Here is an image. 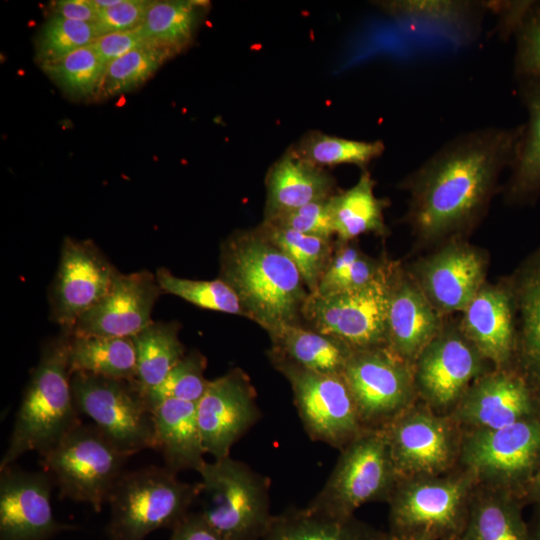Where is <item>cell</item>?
Instances as JSON below:
<instances>
[{"label":"cell","instance_id":"obj_1","mask_svg":"<svg viewBox=\"0 0 540 540\" xmlns=\"http://www.w3.org/2000/svg\"><path fill=\"white\" fill-rule=\"evenodd\" d=\"M523 130L486 127L446 142L409 174L406 220L423 241H436L473 226L484 214L498 178L510 167Z\"/></svg>","mask_w":540,"mask_h":540},{"label":"cell","instance_id":"obj_2","mask_svg":"<svg viewBox=\"0 0 540 540\" xmlns=\"http://www.w3.org/2000/svg\"><path fill=\"white\" fill-rule=\"evenodd\" d=\"M220 279L238 296L244 316L266 331L298 324L309 294L295 264L260 228L223 242Z\"/></svg>","mask_w":540,"mask_h":540},{"label":"cell","instance_id":"obj_3","mask_svg":"<svg viewBox=\"0 0 540 540\" xmlns=\"http://www.w3.org/2000/svg\"><path fill=\"white\" fill-rule=\"evenodd\" d=\"M68 340L69 334L63 331L44 344L24 391L0 470L26 452L43 454L81 423L71 387Z\"/></svg>","mask_w":540,"mask_h":540},{"label":"cell","instance_id":"obj_4","mask_svg":"<svg viewBox=\"0 0 540 540\" xmlns=\"http://www.w3.org/2000/svg\"><path fill=\"white\" fill-rule=\"evenodd\" d=\"M201 482L180 481L166 467H146L124 472L114 485L108 503L110 540H143L160 528H173L199 498Z\"/></svg>","mask_w":540,"mask_h":540},{"label":"cell","instance_id":"obj_5","mask_svg":"<svg viewBox=\"0 0 540 540\" xmlns=\"http://www.w3.org/2000/svg\"><path fill=\"white\" fill-rule=\"evenodd\" d=\"M198 473L206 521L226 540H261L273 518L268 478L230 455L205 462Z\"/></svg>","mask_w":540,"mask_h":540},{"label":"cell","instance_id":"obj_6","mask_svg":"<svg viewBox=\"0 0 540 540\" xmlns=\"http://www.w3.org/2000/svg\"><path fill=\"white\" fill-rule=\"evenodd\" d=\"M40 456L59 497L88 503L95 512L108 501L129 458L94 424L83 423Z\"/></svg>","mask_w":540,"mask_h":540},{"label":"cell","instance_id":"obj_7","mask_svg":"<svg viewBox=\"0 0 540 540\" xmlns=\"http://www.w3.org/2000/svg\"><path fill=\"white\" fill-rule=\"evenodd\" d=\"M340 451L325 485L308 506L349 517L366 503L388 501L400 477L385 430L365 429Z\"/></svg>","mask_w":540,"mask_h":540},{"label":"cell","instance_id":"obj_8","mask_svg":"<svg viewBox=\"0 0 540 540\" xmlns=\"http://www.w3.org/2000/svg\"><path fill=\"white\" fill-rule=\"evenodd\" d=\"M467 472L449 477L402 478L389 503V533H425L435 540L462 535L474 483Z\"/></svg>","mask_w":540,"mask_h":540},{"label":"cell","instance_id":"obj_9","mask_svg":"<svg viewBox=\"0 0 540 540\" xmlns=\"http://www.w3.org/2000/svg\"><path fill=\"white\" fill-rule=\"evenodd\" d=\"M71 387L78 411L125 455L156 448L153 413L135 380L73 373Z\"/></svg>","mask_w":540,"mask_h":540},{"label":"cell","instance_id":"obj_10","mask_svg":"<svg viewBox=\"0 0 540 540\" xmlns=\"http://www.w3.org/2000/svg\"><path fill=\"white\" fill-rule=\"evenodd\" d=\"M394 265L369 285L333 294L309 293L301 315L311 329L352 350L386 346L387 312Z\"/></svg>","mask_w":540,"mask_h":540},{"label":"cell","instance_id":"obj_11","mask_svg":"<svg viewBox=\"0 0 540 540\" xmlns=\"http://www.w3.org/2000/svg\"><path fill=\"white\" fill-rule=\"evenodd\" d=\"M269 358L289 381L299 417L312 440L341 450L365 430L342 375L307 370L271 352Z\"/></svg>","mask_w":540,"mask_h":540},{"label":"cell","instance_id":"obj_12","mask_svg":"<svg viewBox=\"0 0 540 540\" xmlns=\"http://www.w3.org/2000/svg\"><path fill=\"white\" fill-rule=\"evenodd\" d=\"M473 479L510 491L523 488L540 465V415L497 429L472 430L460 448Z\"/></svg>","mask_w":540,"mask_h":540},{"label":"cell","instance_id":"obj_13","mask_svg":"<svg viewBox=\"0 0 540 540\" xmlns=\"http://www.w3.org/2000/svg\"><path fill=\"white\" fill-rule=\"evenodd\" d=\"M342 376L365 429H381L410 407L412 365L386 346L353 350Z\"/></svg>","mask_w":540,"mask_h":540},{"label":"cell","instance_id":"obj_14","mask_svg":"<svg viewBox=\"0 0 540 540\" xmlns=\"http://www.w3.org/2000/svg\"><path fill=\"white\" fill-rule=\"evenodd\" d=\"M119 273L93 241L66 237L50 292L52 320L70 332L108 293Z\"/></svg>","mask_w":540,"mask_h":540},{"label":"cell","instance_id":"obj_15","mask_svg":"<svg viewBox=\"0 0 540 540\" xmlns=\"http://www.w3.org/2000/svg\"><path fill=\"white\" fill-rule=\"evenodd\" d=\"M483 360L460 328H442L414 362L415 387L434 408L457 405L482 376Z\"/></svg>","mask_w":540,"mask_h":540},{"label":"cell","instance_id":"obj_16","mask_svg":"<svg viewBox=\"0 0 540 540\" xmlns=\"http://www.w3.org/2000/svg\"><path fill=\"white\" fill-rule=\"evenodd\" d=\"M196 406L205 452L215 459L229 456L232 446L261 417L255 390L239 368L210 380Z\"/></svg>","mask_w":540,"mask_h":540},{"label":"cell","instance_id":"obj_17","mask_svg":"<svg viewBox=\"0 0 540 540\" xmlns=\"http://www.w3.org/2000/svg\"><path fill=\"white\" fill-rule=\"evenodd\" d=\"M383 429L400 479L438 476L452 463V429L430 411L407 408Z\"/></svg>","mask_w":540,"mask_h":540},{"label":"cell","instance_id":"obj_18","mask_svg":"<svg viewBox=\"0 0 540 540\" xmlns=\"http://www.w3.org/2000/svg\"><path fill=\"white\" fill-rule=\"evenodd\" d=\"M0 474V540H47L72 528L54 517L48 473L10 465Z\"/></svg>","mask_w":540,"mask_h":540},{"label":"cell","instance_id":"obj_19","mask_svg":"<svg viewBox=\"0 0 540 540\" xmlns=\"http://www.w3.org/2000/svg\"><path fill=\"white\" fill-rule=\"evenodd\" d=\"M540 415V398L523 374L505 368L480 376L456 405L455 419L472 430L497 429Z\"/></svg>","mask_w":540,"mask_h":540},{"label":"cell","instance_id":"obj_20","mask_svg":"<svg viewBox=\"0 0 540 540\" xmlns=\"http://www.w3.org/2000/svg\"><path fill=\"white\" fill-rule=\"evenodd\" d=\"M161 293L155 275L147 270L119 273L108 293L67 333L131 338L153 322Z\"/></svg>","mask_w":540,"mask_h":540},{"label":"cell","instance_id":"obj_21","mask_svg":"<svg viewBox=\"0 0 540 540\" xmlns=\"http://www.w3.org/2000/svg\"><path fill=\"white\" fill-rule=\"evenodd\" d=\"M486 264L476 248L452 242L421 260L413 276L439 312L464 311L485 284Z\"/></svg>","mask_w":540,"mask_h":540},{"label":"cell","instance_id":"obj_22","mask_svg":"<svg viewBox=\"0 0 540 540\" xmlns=\"http://www.w3.org/2000/svg\"><path fill=\"white\" fill-rule=\"evenodd\" d=\"M439 313L414 276L394 265L387 312L386 347L413 365L443 328Z\"/></svg>","mask_w":540,"mask_h":540},{"label":"cell","instance_id":"obj_23","mask_svg":"<svg viewBox=\"0 0 540 540\" xmlns=\"http://www.w3.org/2000/svg\"><path fill=\"white\" fill-rule=\"evenodd\" d=\"M464 336L498 368H505L516 347L512 295L503 287L484 284L464 309Z\"/></svg>","mask_w":540,"mask_h":540},{"label":"cell","instance_id":"obj_24","mask_svg":"<svg viewBox=\"0 0 540 540\" xmlns=\"http://www.w3.org/2000/svg\"><path fill=\"white\" fill-rule=\"evenodd\" d=\"M334 178L289 149L269 169L266 177L267 200L265 219L309 203L329 199Z\"/></svg>","mask_w":540,"mask_h":540},{"label":"cell","instance_id":"obj_25","mask_svg":"<svg viewBox=\"0 0 540 540\" xmlns=\"http://www.w3.org/2000/svg\"><path fill=\"white\" fill-rule=\"evenodd\" d=\"M196 404L168 399L152 411L155 449L162 453L165 467L176 474L186 469L199 472L206 462Z\"/></svg>","mask_w":540,"mask_h":540},{"label":"cell","instance_id":"obj_26","mask_svg":"<svg viewBox=\"0 0 540 540\" xmlns=\"http://www.w3.org/2000/svg\"><path fill=\"white\" fill-rule=\"evenodd\" d=\"M387 534L353 516L338 517L309 506L274 516L261 540H386Z\"/></svg>","mask_w":540,"mask_h":540},{"label":"cell","instance_id":"obj_27","mask_svg":"<svg viewBox=\"0 0 540 540\" xmlns=\"http://www.w3.org/2000/svg\"><path fill=\"white\" fill-rule=\"evenodd\" d=\"M519 95L528 113L507 184L510 200H528L540 193V74L518 78Z\"/></svg>","mask_w":540,"mask_h":540},{"label":"cell","instance_id":"obj_28","mask_svg":"<svg viewBox=\"0 0 540 540\" xmlns=\"http://www.w3.org/2000/svg\"><path fill=\"white\" fill-rule=\"evenodd\" d=\"M271 353L314 372L340 374L353 352L344 343L299 324H287L267 331Z\"/></svg>","mask_w":540,"mask_h":540},{"label":"cell","instance_id":"obj_29","mask_svg":"<svg viewBox=\"0 0 540 540\" xmlns=\"http://www.w3.org/2000/svg\"><path fill=\"white\" fill-rule=\"evenodd\" d=\"M461 536L465 540H530L519 496L496 488L472 497Z\"/></svg>","mask_w":540,"mask_h":540},{"label":"cell","instance_id":"obj_30","mask_svg":"<svg viewBox=\"0 0 540 540\" xmlns=\"http://www.w3.org/2000/svg\"><path fill=\"white\" fill-rule=\"evenodd\" d=\"M375 182L364 170L351 188L332 195L329 208L334 233L341 242H351L365 233L384 235V209L388 203L377 198Z\"/></svg>","mask_w":540,"mask_h":540},{"label":"cell","instance_id":"obj_31","mask_svg":"<svg viewBox=\"0 0 540 540\" xmlns=\"http://www.w3.org/2000/svg\"><path fill=\"white\" fill-rule=\"evenodd\" d=\"M68 361L71 375L136 378V351L131 338L69 334Z\"/></svg>","mask_w":540,"mask_h":540},{"label":"cell","instance_id":"obj_32","mask_svg":"<svg viewBox=\"0 0 540 540\" xmlns=\"http://www.w3.org/2000/svg\"><path fill=\"white\" fill-rule=\"evenodd\" d=\"M176 322H152L131 337L136 351V378L146 393L159 385L170 370L185 356Z\"/></svg>","mask_w":540,"mask_h":540},{"label":"cell","instance_id":"obj_33","mask_svg":"<svg viewBox=\"0 0 540 540\" xmlns=\"http://www.w3.org/2000/svg\"><path fill=\"white\" fill-rule=\"evenodd\" d=\"M500 31L513 35L517 78L540 74V1L496 2Z\"/></svg>","mask_w":540,"mask_h":540},{"label":"cell","instance_id":"obj_34","mask_svg":"<svg viewBox=\"0 0 540 540\" xmlns=\"http://www.w3.org/2000/svg\"><path fill=\"white\" fill-rule=\"evenodd\" d=\"M515 301L520 311L523 375L540 398V259L523 272Z\"/></svg>","mask_w":540,"mask_h":540},{"label":"cell","instance_id":"obj_35","mask_svg":"<svg viewBox=\"0 0 540 540\" xmlns=\"http://www.w3.org/2000/svg\"><path fill=\"white\" fill-rule=\"evenodd\" d=\"M199 1H152L140 27L144 38L152 43L180 52L194 34Z\"/></svg>","mask_w":540,"mask_h":540},{"label":"cell","instance_id":"obj_36","mask_svg":"<svg viewBox=\"0 0 540 540\" xmlns=\"http://www.w3.org/2000/svg\"><path fill=\"white\" fill-rule=\"evenodd\" d=\"M390 264L370 257L350 242L337 241L314 293L326 295L363 288L381 277Z\"/></svg>","mask_w":540,"mask_h":540},{"label":"cell","instance_id":"obj_37","mask_svg":"<svg viewBox=\"0 0 540 540\" xmlns=\"http://www.w3.org/2000/svg\"><path fill=\"white\" fill-rule=\"evenodd\" d=\"M293 150L305 161L324 169L343 164L365 168L383 154L385 145L380 140H353L311 131Z\"/></svg>","mask_w":540,"mask_h":540},{"label":"cell","instance_id":"obj_38","mask_svg":"<svg viewBox=\"0 0 540 540\" xmlns=\"http://www.w3.org/2000/svg\"><path fill=\"white\" fill-rule=\"evenodd\" d=\"M262 233L295 264L309 293H314L333 252L332 241L263 222Z\"/></svg>","mask_w":540,"mask_h":540},{"label":"cell","instance_id":"obj_39","mask_svg":"<svg viewBox=\"0 0 540 540\" xmlns=\"http://www.w3.org/2000/svg\"><path fill=\"white\" fill-rule=\"evenodd\" d=\"M174 54L169 48L145 42L106 66L96 97H112L134 89Z\"/></svg>","mask_w":540,"mask_h":540},{"label":"cell","instance_id":"obj_40","mask_svg":"<svg viewBox=\"0 0 540 540\" xmlns=\"http://www.w3.org/2000/svg\"><path fill=\"white\" fill-rule=\"evenodd\" d=\"M44 72L69 96H97L106 65L92 45L41 65Z\"/></svg>","mask_w":540,"mask_h":540},{"label":"cell","instance_id":"obj_41","mask_svg":"<svg viewBox=\"0 0 540 540\" xmlns=\"http://www.w3.org/2000/svg\"><path fill=\"white\" fill-rule=\"evenodd\" d=\"M155 277L162 292L175 295L203 309L244 316L238 296L220 278L191 280L178 277L167 268H159Z\"/></svg>","mask_w":540,"mask_h":540},{"label":"cell","instance_id":"obj_42","mask_svg":"<svg viewBox=\"0 0 540 540\" xmlns=\"http://www.w3.org/2000/svg\"><path fill=\"white\" fill-rule=\"evenodd\" d=\"M205 369L206 358L199 351L194 350L185 354L159 385L144 393L151 412L168 399L197 403L210 381L204 376Z\"/></svg>","mask_w":540,"mask_h":540},{"label":"cell","instance_id":"obj_43","mask_svg":"<svg viewBox=\"0 0 540 540\" xmlns=\"http://www.w3.org/2000/svg\"><path fill=\"white\" fill-rule=\"evenodd\" d=\"M98 38L94 23L52 16L41 28L36 40V59L41 65L58 60Z\"/></svg>","mask_w":540,"mask_h":540},{"label":"cell","instance_id":"obj_44","mask_svg":"<svg viewBox=\"0 0 540 540\" xmlns=\"http://www.w3.org/2000/svg\"><path fill=\"white\" fill-rule=\"evenodd\" d=\"M270 225L294 230L303 234L331 240L335 235L329 208V199L306 204L269 219Z\"/></svg>","mask_w":540,"mask_h":540},{"label":"cell","instance_id":"obj_45","mask_svg":"<svg viewBox=\"0 0 540 540\" xmlns=\"http://www.w3.org/2000/svg\"><path fill=\"white\" fill-rule=\"evenodd\" d=\"M151 2L121 0L115 6L99 10L97 21L94 23L98 37L140 28Z\"/></svg>","mask_w":540,"mask_h":540},{"label":"cell","instance_id":"obj_46","mask_svg":"<svg viewBox=\"0 0 540 540\" xmlns=\"http://www.w3.org/2000/svg\"><path fill=\"white\" fill-rule=\"evenodd\" d=\"M147 40L141 33L140 28L116 32L98 37L91 45L99 58L107 66L112 61L120 58L136 47L144 44Z\"/></svg>","mask_w":540,"mask_h":540},{"label":"cell","instance_id":"obj_47","mask_svg":"<svg viewBox=\"0 0 540 540\" xmlns=\"http://www.w3.org/2000/svg\"><path fill=\"white\" fill-rule=\"evenodd\" d=\"M170 540L226 539L206 521L200 512H190L172 528Z\"/></svg>","mask_w":540,"mask_h":540},{"label":"cell","instance_id":"obj_48","mask_svg":"<svg viewBox=\"0 0 540 540\" xmlns=\"http://www.w3.org/2000/svg\"><path fill=\"white\" fill-rule=\"evenodd\" d=\"M54 16L86 23H95L99 10L92 0H60L51 4Z\"/></svg>","mask_w":540,"mask_h":540},{"label":"cell","instance_id":"obj_49","mask_svg":"<svg viewBox=\"0 0 540 540\" xmlns=\"http://www.w3.org/2000/svg\"><path fill=\"white\" fill-rule=\"evenodd\" d=\"M524 497L540 506V465L522 488Z\"/></svg>","mask_w":540,"mask_h":540},{"label":"cell","instance_id":"obj_50","mask_svg":"<svg viewBox=\"0 0 540 540\" xmlns=\"http://www.w3.org/2000/svg\"><path fill=\"white\" fill-rule=\"evenodd\" d=\"M529 539L540 540V506H536L534 513L528 522Z\"/></svg>","mask_w":540,"mask_h":540},{"label":"cell","instance_id":"obj_51","mask_svg":"<svg viewBox=\"0 0 540 540\" xmlns=\"http://www.w3.org/2000/svg\"><path fill=\"white\" fill-rule=\"evenodd\" d=\"M386 540H435L432 536L425 533H413L403 535L387 534Z\"/></svg>","mask_w":540,"mask_h":540},{"label":"cell","instance_id":"obj_52","mask_svg":"<svg viewBox=\"0 0 540 540\" xmlns=\"http://www.w3.org/2000/svg\"><path fill=\"white\" fill-rule=\"evenodd\" d=\"M446 540H465V539L460 535L458 537H454V538H450V539H446Z\"/></svg>","mask_w":540,"mask_h":540}]
</instances>
